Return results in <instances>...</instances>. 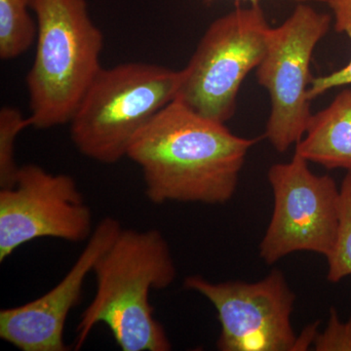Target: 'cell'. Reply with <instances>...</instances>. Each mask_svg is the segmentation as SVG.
<instances>
[{
    "mask_svg": "<svg viewBox=\"0 0 351 351\" xmlns=\"http://www.w3.org/2000/svg\"><path fill=\"white\" fill-rule=\"evenodd\" d=\"M258 141L239 137L226 123L173 101L138 132L127 157L142 171L152 202L221 205L237 193L246 157Z\"/></svg>",
    "mask_w": 351,
    "mask_h": 351,
    "instance_id": "cell-1",
    "label": "cell"
},
{
    "mask_svg": "<svg viewBox=\"0 0 351 351\" xmlns=\"http://www.w3.org/2000/svg\"><path fill=\"white\" fill-rule=\"evenodd\" d=\"M96 293L76 329L75 350L98 324L107 325L123 351H169L170 339L154 317L152 290L177 276L169 245L156 230H121L95 263Z\"/></svg>",
    "mask_w": 351,
    "mask_h": 351,
    "instance_id": "cell-2",
    "label": "cell"
},
{
    "mask_svg": "<svg viewBox=\"0 0 351 351\" xmlns=\"http://www.w3.org/2000/svg\"><path fill=\"white\" fill-rule=\"evenodd\" d=\"M36 51L27 75L32 127L69 123L101 69L104 38L86 0H34Z\"/></svg>",
    "mask_w": 351,
    "mask_h": 351,
    "instance_id": "cell-3",
    "label": "cell"
},
{
    "mask_svg": "<svg viewBox=\"0 0 351 351\" xmlns=\"http://www.w3.org/2000/svg\"><path fill=\"white\" fill-rule=\"evenodd\" d=\"M181 71L154 64L101 69L71 122V137L83 156L104 164L127 157L138 132L175 101Z\"/></svg>",
    "mask_w": 351,
    "mask_h": 351,
    "instance_id": "cell-4",
    "label": "cell"
},
{
    "mask_svg": "<svg viewBox=\"0 0 351 351\" xmlns=\"http://www.w3.org/2000/svg\"><path fill=\"white\" fill-rule=\"evenodd\" d=\"M270 27L258 2L215 20L180 71L175 101L201 117L228 121L242 83L263 59Z\"/></svg>",
    "mask_w": 351,
    "mask_h": 351,
    "instance_id": "cell-5",
    "label": "cell"
},
{
    "mask_svg": "<svg viewBox=\"0 0 351 351\" xmlns=\"http://www.w3.org/2000/svg\"><path fill=\"white\" fill-rule=\"evenodd\" d=\"M332 18L308 4L295 6L276 27H270L258 64L257 80L270 99L265 137L283 154L304 137L311 119L309 86L313 51L330 29Z\"/></svg>",
    "mask_w": 351,
    "mask_h": 351,
    "instance_id": "cell-6",
    "label": "cell"
},
{
    "mask_svg": "<svg viewBox=\"0 0 351 351\" xmlns=\"http://www.w3.org/2000/svg\"><path fill=\"white\" fill-rule=\"evenodd\" d=\"M274 193V212L261 241L267 265L297 253L328 257L339 223L341 191L328 175H316L308 161L295 154L289 162L274 164L267 173Z\"/></svg>",
    "mask_w": 351,
    "mask_h": 351,
    "instance_id": "cell-7",
    "label": "cell"
},
{
    "mask_svg": "<svg viewBox=\"0 0 351 351\" xmlns=\"http://www.w3.org/2000/svg\"><path fill=\"white\" fill-rule=\"evenodd\" d=\"M92 212L71 176L36 164L20 166L13 186L0 189V262L39 239H89Z\"/></svg>",
    "mask_w": 351,
    "mask_h": 351,
    "instance_id": "cell-8",
    "label": "cell"
},
{
    "mask_svg": "<svg viewBox=\"0 0 351 351\" xmlns=\"http://www.w3.org/2000/svg\"><path fill=\"white\" fill-rule=\"evenodd\" d=\"M184 288L211 302L218 313L221 351H294L291 316L295 295L283 272L274 269L258 282L214 283L202 276L186 277Z\"/></svg>",
    "mask_w": 351,
    "mask_h": 351,
    "instance_id": "cell-9",
    "label": "cell"
},
{
    "mask_svg": "<svg viewBox=\"0 0 351 351\" xmlns=\"http://www.w3.org/2000/svg\"><path fill=\"white\" fill-rule=\"evenodd\" d=\"M122 228L117 219H101L84 250L52 290L23 306L0 311V338L22 351H66L64 325L80 302L88 274Z\"/></svg>",
    "mask_w": 351,
    "mask_h": 351,
    "instance_id": "cell-10",
    "label": "cell"
},
{
    "mask_svg": "<svg viewBox=\"0 0 351 351\" xmlns=\"http://www.w3.org/2000/svg\"><path fill=\"white\" fill-rule=\"evenodd\" d=\"M295 152L327 169L351 172V89H343L327 108L313 113Z\"/></svg>",
    "mask_w": 351,
    "mask_h": 351,
    "instance_id": "cell-11",
    "label": "cell"
},
{
    "mask_svg": "<svg viewBox=\"0 0 351 351\" xmlns=\"http://www.w3.org/2000/svg\"><path fill=\"white\" fill-rule=\"evenodd\" d=\"M32 3L34 0H0V58L4 61L24 54L36 41Z\"/></svg>",
    "mask_w": 351,
    "mask_h": 351,
    "instance_id": "cell-12",
    "label": "cell"
},
{
    "mask_svg": "<svg viewBox=\"0 0 351 351\" xmlns=\"http://www.w3.org/2000/svg\"><path fill=\"white\" fill-rule=\"evenodd\" d=\"M341 209L336 242L327 257V279L338 283L351 276V172L346 173L341 182Z\"/></svg>",
    "mask_w": 351,
    "mask_h": 351,
    "instance_id": "cell-13",
    "label": "cell"
},
{
    "mask_svg": "<svg viewBox=\"0 0 351 351\" xmlns=\"http://www.w3.org/2000/svg\"><path fill=\"white\" fill-rule=\"evenodd\" d=\"M31 126L29 117L13 107H3L0 110V188L9 189L19 172L20 166L15 159V145L18 135Z\"/></svg>",
    "mask_w": 351,
    "mask_h": 351,
    "instance_id": "cell-14",
    "label": "cell"
},
{
    "mask_svg": "<svg viewBox=\"0 0 351 351\" xmlns=\"http://www.w3.org/2000/svg\"><path fill=\"white\" fill-rule=\"evenodd\" d=\"M326 2L334 16L335 29L339 34H345L351 41V0H327ZM348 85H351V58L346 66L339 71L313 78L308 90L309 99L313 100L332 88Z\"/></svg>",
    "mask_w": 351,
    "mask_h": 351,
    "instance_id": "cell-15",
    "label": "cell"
},
{
    "mask_svg": "<svg viewBox=\"0 0 351 351\" xmlns=\"http://www.w3.org/2000/svg\"><path fill=\"white\" fill-rule=\"evenodd\" d=\"M313 346L317 351H351V316L341 322L336 308L332 307L326 329L318 332Z\"/></svg>",
    "mask_w": 351,
    "mask_h": 351,
    "instance_id": "cell-16",
    "label": "cell"
},
{
    "mask_svg": "<svg viewBox=\"0 0 351 351\" xmlns=\"http://www.w3.org/2000/svg\"><path fill=\"white\" fill-rule=\"evenodd\" d=\"M318 326H319V323L316 322L304 328L302 334L295 339L294 351L307 350L309 346L313 345L316 336L319 332H318Z\"/></svg>",
    "mask_w": 351,
    "mask_h": 351,
    "instance_id": "cell-17",
    "label": "cell"
},
{
    "mask_svg": "<svg viewBox=\"0 0 351 351\" xmlns=\"http://www.w3.org/2000/svg\"><path fill=\"white\" fill-rule=\"evenodd\" d=\"M294 1H299V2L322 1V2H326L327 0H294Z\"/></svg>",
    "mask_w": 351,
    "mask_h": 351,
    "instance_id": "cell-18",
    "label": "cell"
},
{
    "mask_svg": "<svg viewBox=\"0 0 351 351\" xmlns=\"http://www.w3.org/2000/svg\"><path fill=\"white\" fill-rule=\"evenodd\" d=\"M241 1H248L250 3H258V0H241Z\"/></svg>",
    "mask_w": 351,
    "mask_h": 351,
    "instance_id": "cell-19",
    "label": "cell"
}]
</instances>
